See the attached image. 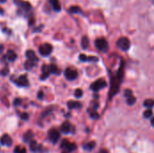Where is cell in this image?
<instances>
[{
  "label": "cell",
  "instance_id": "cell-1",
  "mask_svg": "<svg viewBox=\"0 0 154 153\" xmlns=\"http://www.w3.org/2000/svg\"><path fill=\"white\" fill-rule=\"evenodd\" d=\"M123 77V69L121 68L120 72L117 74V76L115 78H114L113 81H112V86H111V90H110V97L114 96L115 94L119 90V83L121 82Z\"/></svg>",
  "mask_w": 154,
  "mask_h": 153
},
{
  "label": "cell",
  "instance_id": "cell-2",
  "mask_svg": "<svg viewBox=\"0 0 154 153\" xmlns=\"http://www.w3.org/2000/svg\"><path fill=\"white\" fill-rule=\"evenodd\" d=\"M61 149H63V152L62 153H70L71 151L75 150L76 149V144L74 143H70L68 140H63L62 142H61Z\"/></svg>",
  "mask_w": 154,
  "mask_h": 153
},
{
  "label": "cell",
  "instance_id": "cell-3",
  "mask_svg": "<svg viewBox=\"0 0 154 153\" xmlns=\"http://www.w3.org/2000/svg\"><path fill=\"white\" fill-rule=\"evenodd\" d=\"M52 51V46L50 43H45L39 48V52L42 56H48Z\"/></svg>",
  "mask_w": 154,
  "mask_h": 153
},
{
  "label": "cell",
  "instance_id": "cell-4",
  "mask_svg": "<svg viewBox=\"0 0 154 153\" xmlns=\"http://www.w3.org/2000/svg\"><path fill=\"white\" fill-rule=\"evenodd\" d=\"M96 47L101 51H106L108 50V44L104 38H99L96 41Z\"/></svg>",
  "mask_w": 154,
  "mask_h": 153
},
{
  "label": "cell",
  "instance_id": "cell-5",
  "mask_svg": "<svg viewBox=\"0 0 154 153\" xmlns=\"http://www.w3.org/2000/svg\"><path fill=\"white\" fill-rule=\"evenodd\" d=\"M117 46L119 47V48L124 51H126L128 49H129V47H130V41L125 38V37H123L121 39L118 40L117 42Z\"/></svg>",
  "mask_w": 154,
  "mask_h": 153
},
{
  "label": "cell",
  "instance_id": "cell-6",
  "mask_svg": "<svg viewBox=\"0 0 154 153\" xmlns=\"http://www.w3.org/2000/svg\"><path fill=\"white\" fill-rule=\"evenodd\" d=\"M105 86H106V83L104 79H98L91 85V89L94 91H98L103 87H105Z\"/></svg>",
  "mask_w": 154,
  "mask_h": 153
},
{
  "label": "cell",
  "instance_id": "cell-7",
  "mask_svg": "<svg viewBox=\"0 0 154 153\" xmlns=\"http://www.w3.org/2000/svg\"><path fill=\"white\" fill-rule=\"evenodd\" d=\"M65 77L69 80H74L78 78V72L75 69L69 68L65 70Z\"/></svg>",
  "mask_w": 154,
  "mask_h": 153
},
{
  "label": "cell",
  "instance_id": "cell-8",
  "mask_svg": "<svg viewBox=\"0 0 154 153\" xmlns=\"http://www.w3.org/2000/svg\"><path fill=\"white\" fill-rule=\"evenodd\" d=\"M60 136H61L60 133H59V131L56 130V129H52L49 132V138L53 143H56L58 142L59 139H60Z\"/></svg>",
  "mask_w": 154,
  "mask_h": 153
},
{
  "label": "cell",
  "instance_id": "cell-9",
  "mask_svg": "<svg viewBox=\"0 0 154 153\" xmlns=\"http://www.w3.org/2000/svg\"><path fill=\"white\" fill-rule=\"evenodd\" d=\"M15 3L19 6L23 10H25V11H30L31 8H32V6L29 2L27 1H20V0H15Z\"/></svg>",
  "mask_w": 154,
  "mask_h": 153
},
{
  "label": "cell",
  "instance_id": "cell-10",
  "mask_svg": "<svg viewBox=\"0 0 154 153\" xmlns=\"http://www.w3.org/2000/svg\"><path fill=\"white\" fill-rule=\"evenodd\" d=\"M16 82V84L19 87H26L28 85V80H27V78L26 76L25 75H23L21 77L18 78L17 80H15Z\"/></svg>",
  "mask_w": 154,
  "mask_h": 153
},
{
  "label": "cell",
  "instance_id": "cell-11",
  "mask_svg": "<svg viewBox=\"0 0 154 153\" xmlns=\"http://www.w3.org/2000/svg\"><path fill=\"white\" fill-rule=\"evenodd\" d=\"M124 94H125V97H127V104L130 105H133L135 103V97L133 95V92L131 90L127 89Z\"/></svg>",
  "mask_w": 154,
  "mask_h": 153
},
{
  "label": "cell",
  "instance_id": "cell-12",
  "mask_svg": "<svg viewBox=\"0 0 154 153\" xmlns=\"http://www.w3.org/2000/svg\"><path fill=\"white\" fill-rule=\"evenodd\" d=\"M42 76H41V79L42 80H45L47 78H49L50 74H51V70H50V67L47 66V65H44L42 68Z\"/></svg>",
  "mask_w": 154,
  "mask_h": 153
},
{
  "label": "cell",
  "instance_id": "cell-13",
  "mask_svg": "<svg viewBox=\"0 0 154 153\" xmlns=\"http://www.w3.org/2000/svg\"><path fill=\"white\" fill-rule=\"evenodd\" d=\"M0 142L3 145H7V146H11L12 145V139L10 138L9 135L7 134H4L1 139H0Z\"/></svg>",
  "mask_w": 154,
  "mask_h": 153
},
{
  "label": "cell",
  "instance_id": "cell-14",
  "mask_svg": "<svg viewBox=\"0 0 154 153\" xmlns=\"http://www.w3.org/2000/svg\"><path fill=\"white\" fill-rule=\"evenodd\" d=\"M29 143H30V149H31V151L35 152V151L41 150L42 146H41V145H38V144H37V142H36L35 140H32Z\"/></svg>",
  "mask_w": 154,
  "mask_h": 153
},
{
  "label": "cell",
  "instance_id": "cell-15",
  "mask_svg": "<svg viewBox=\"0 0 154 153\" xmlns=\"http://www.w3.org/2000/svg\"><path fill=\"white\" fill-rule=\"evenodd\" d=\"M49 2L52 5V9L54 11H57V12L61 11V3H60V1H59V0H49Z\"/></svg>",
  "mask_w": 154,
  "mask_h": 153
},
{
  "label": "cell",
  "instance_id": "cell-16",
  "mask_svg": "<svg viewBox=\"0 0 154 153\" xmlns=\"http://www.w3.org/2000/svg\"><path fill=\"white\" fill-rule=\"evenodd\" d=\"M26 57L28 58V60L32 61V62H37L38 61V58L37 56L35 55L34 51H32V50H29L26 51Z\"/></svg>",
  "mask_w": 154,
  "mask_h": 153
},
{
  "label": "cell",
  "instance_id": "cell-17",
  "mask_svg": "<svg viewBox=\"0 0 154 153\" xmlns=\"http://www.w3.org/2000/svg\"><path fill=\"white\" fill-rule=\"evenodd\" d=\"M82 106L81 103L76 102V101H69L68 102V107L69 109H78Z\"/></svg>",
  "mask_w": 154,
  "mask_h": 153
},
{
  "label": "cell",
  "instance_id": "cell-18",
  "mask_svg": "<svg viewBox=\"0 0 154 153\" xmlns=\"http://www.w3.org/2000/svg\"><path fill=\"white\" fill-rule=\"evenodd\" d=\"M32 138H33V133H32V131H28V132H26L25 134H23V142H26V143L30 142L31 140H32Z\"/></svg>",
  "mask_w": 154,
  "mask_h": 153
},
{
  "label": "cell",
  "instance_id": "cell-19",
  "mask_svg": "<svg viewBox=\"0 0 154 153\" xmlns=\"http://www.w3.org/2000/svg\"><path fill=\"white\" fill-rule=\"evenodd\" d=\"M61 130L64 133H69L70 132V130H71V125H70V123L69 122H65L62 123V125L61 127Z\"/></svg>",
  "mask_w": 154,
  "mask_h": 153
},
{
  "label": "cell",
  "instance_id": "cell-20",
  "mask_svg": "<svg viewBox=\"0 0 154 153\" xmlns=\"http://www.w3.org/2000/svg\"><path fill=\"white\" fill-rule=\"evenodd\" d=\"M16 57H17V55H16V53L14 51H11V50H10V51H7L6 58H7V60H8L9 61H16Z\"/></svg>",
  "mask_w": 154,
  "mask_h": 153
},
{
  "label": "cell",
  "instance_id": "cell-21",
  "mask_svg": "<svg viewBox=\"0 0 154 153\" xmlns=\"http://www.w3.org/2000/svg\"><path fill=\"white\" fill-rule=\"evenodd\" d=\"M80 61H97V57H87L85 55H80L79 56Z\"/></svg>",
  "mask_w": 154,
  "mask_h": 153
},
{
  "label": "cell",
  "instance_id": "cell-22",
  "mask_svg": "<svg viewBox=\"0 0 154 153\" xmlns=\"http://www.w3.org/2000/svg\"><path fill=\"white\" fill-rule=\"evenodd\" d=\"M144 106H146L147 108H151L152 106H154V100L152 99H147L144 101Z\"/></svg>",
  "mask_w": 154,
  "mask_h": 153
},
{
  "label": "cell",
  "instance_id": "cell-23",
  "mask_svg": "<svg viewBox=\"0 0 154 153\" xmlns=\"http://www.w3.org/2000/svg\"><path fill=\"white\" fill-rule=\"evenodd\" d=\"M49 67H50L51 73H53V74H60L61 70L57 68V66H55V65H50Z\"/></svg>",
  "mask_w": 154,
  "mask_h": 153
},
{
  "label": "cell",
  "instance_id": "cell-24",
  "mask_svg": "<svg viewBox=\"0 0 154 153\" xmlns=\"http://www.w3.org/2000/svg\"><path fill=\"white\" fill-rule=\"evenodd\" d=\"M88 37H86V36H84L82 38V41H81V45H82V48L83 49H86V48H88Z\"/></svg>",
  "mask_w": 154,
  "mask_h": 153
},
{
  "label": "cell",
  "instance_id": "cell-25",
  "mask_svg": "<svg viewBox=\"0 0 154 153\" xmlns=\"http://www.w3.org/2000/svg\"><path fill=\"white\" fill-rule=\"evenodd\" d=\"M33 64H34V62H32V61H30V60L26 61L25 62V69H27V70L32 69V67H33Z\"/></svg>",
  "mask_w": 154,
  "mask_h": 153
},
{
  "label": "cell",
  "instance_id": "cell-26",
  "mask_svg": "<svg viewBox=\"0 0 154 153\" xmlns=\"http://www.w3.org/2000/svg\"><path fill=\"white\" fill-rule=\"evenodd\" d=\"M15 153H26V149L23 147L16 146L15 149Z\"/></svg>",
  "mask_w": 154,
  "mask_h": 153
},
{
  "label": "cell",
  "instance_id": "cell-27",
  "mask_svg": "<svg viewBox=\"0 0 154 153\" xmlns=\"http://www.w3.org/2000/svg\"><path fill=\"white\" fill-rule=\"evenodd\" d=\"M8 73H9V68L7 67H6V68H2L1 70H0V75L1 76H6Z\"/></svg>",
  "mask_w": 154,
  "mask_h": 153
},
{
  "label": "cell",
  "instance_id": "cell-28",
  "mask_svg": "<svg viewBox=\"0 0 154 153\" xmlns=\"http://www.w3.org/2000/svg\"><path fill=\"white\" fill-rule=\"evenodd\" d=\"M94 147H95V142H89V143L85 145V149H94Z\"/></svg>",
  "mask_w": 154,
  "mask_h": 153
},
{
  "label": "cell",
  "instance_id": "cell-29",
  "mask_svg": "<svg viewBox=\"0 0 154 153\" xmlns=\"http://www.w3.org/2000/svg\"><path fill=\"white\" fill-rule=\"evenodd\" d=\"M79 11H80V9L78 6H71V7L69 8V12H70V13H78V12H79Z\"/></svg>",
  "mask_w": 154,
  "mask_h": 153
},
{
  "label": "cell",
  "instance_id": "cell-30",
  "mask_svg": "<svg viewBox=\"0 0 154 153\" xmlns=\"http://www.w3.org/2000/svg\"><path fill=\"white\" fill-rule=\"evenodd\" d=\"M151 114H152V112H151V110H150V109L146 110V111L144 112V114H143L144 117H146V118H148V117L151 116Z\"/></svg>",
  "mask_w": 154,
  "mask_h": 153
},
{
  "label": "cell",
  "instance_id": "cell-31",
  "mask_svg": "<svg viewBox=\"0 0 154 153\" xmlns=\"http://www.w3.org/2000/svg\"><path fill=\"white\" fill-rule=\"evenodd\" d=\"M75 97H82V90L81 89H77L76 91H75Z\"/></svg>",
  "mask_w": 154,
  "mask_h": 153
},
{
  "label": "cell",
  "instance_id": "cell-32",
  "mask_svg": "<svg viewBox=\"0 0 154 153\" xmlns=\"http://www.w3.org/2000/svg\"><path fill=\"white\" fill-rule=\"evenodd\" d=\"M21 118H22L23 120L26 121V120H28V118H29V115H28V114H26V113H23V114H21Z\"/></svg>",
  "mask_w": 154,
  "mask_h": 153
},
{
  "label": "cell",
  "instance_id": "cell-33",
  "mask_svg": "<svg viewBox=\"0 0 154 153\" xmlns=\"http://www.w3.org/2000/svg\"><path fill=\"white\" fill-rule=\"evenodd\" d=\"M21 103H22V100L20 98H16L14 101V105H15V106H18L19 104H21Z\"/></svg>",
  "mask_w": 154,
  "mask_h": 153
},
{
  "label": "cell",
  "instance_id": "cell-34",
  "mask_svg": "<svg viewBox=\"0 0 154 153\" xmlns=\"http://www.w3.org/2000/svg\"><path fill=\"white\" fill-rule=\"evenodd\" d=\"M38 98H39V99H42V98H43V93H42V91H40V92L38 93Z\"/></svg>",
  "mask_w": 154,
  "mask_h": 153
},
{
  "label": "cell",
  "instance_id": "cell-35",
  "mask_svg": "<svg viewBox=\"0 0 154 153\" xmlns=\"http://www.w3.org/2000/svg\"><path fill=\"white\" fill-rule=\"evenodd\" d=\"M4 48H5L4 45H0V54H1L4 51Z\"/></svg>",
  "mask_w": 154,
  "mask_h": 153
},
{
  "label": "cell",
  "instance_id": "cell-36",
  "mask_svg": "<svg viewBox=\"0 0 154 153\" xmlns=\"http://www.w3.org/2000/svg\"><path fill=\"white\" fill-rule=\"evenodd\" d=\"M3 31H4L5 32H8V33H11V31H9V29L4 28V29H3Z\"/></svg>",
  "mask_w": 154,
  "mask_h": 153
},
{
  "label": "cell",
  "instance_id": "cell-37",
  "mask_svg": "<svg viewBox=\"0 0 154 153\" xmlns=\"http://www.w3.org/2000/svg\"><path fill=\"white\" fill-rule=\"evenodd\" d=\"M0 14H1V15H3V14H4V10H3L1 7H0Z\"/></svg>",
  "mask_w": 154,
  "mask_h": 153
},
{
  "label": "cell",
  "instance_id": "cell-38",
  "mask_svg": "<svg viewBox=\"0 0 154 153\" xmlns=\"http://www.w3.org/2000/svg\"><path fill=\"white\" fill-rule=\"evenodd\" d=\"M151 124L152 126H154V117H152V119H151Z\"/></svg>",
  "mask_w": 154,
  "mask_h": 153
},
{
  "label": "cell",
  "instance_id": "cell-39",
  "mask_svg": "<svg viewBox=\"0 0 154 153\" xmlns=\"http://www.w3.org/2000/svg\"><path fill=\"white\" fill-rule=\"evenodd\" d=\"M100 153H107V151L104 149V150H101V151H100Z\"/></svg>",
  "mask_w": 154,
  "mask_h": 153
},
{
  "label": "cell",
  "instance_id": "cell-40",
  "mask_svg": "<svg viewBox=\"0 0 154 153\" xmlns=\"http://www.w3.org/2000/svg\"><path fill=\"white\" fill-rule=\"evenodd\" d=\"M152 1H153V3H154V0H152Z\"/></svg>",
  "mask_w": 154,
  "mask_h": 153
}]
</instances>
